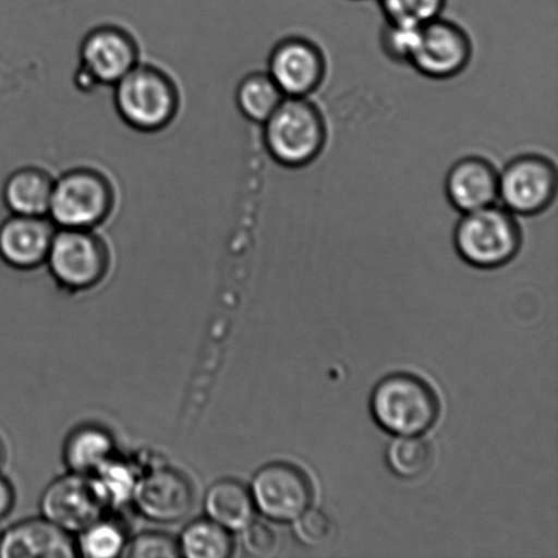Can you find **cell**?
<instances>
[{"label":"cell","mask_w":558,"mask_h":558,"mask_svg":"<svg viewBox=\"0 0 558 558\" xmlns=\"http://www.w3.org/2000/svg\"><path fill=\"white\" fill-rule=\"evenodd\" d=\"M15 501V494L13 486L5 480L3 475H0V521L9 515L13 510Z\"/></svg>","instance_id":"cell-29"},{"label":"cell","mask_w":558,"mask_h":558,"mask_svg":"<svg viewBox=\"0 0 558 558\" xmlns=\"http://www.w3.org/2000/svg\"><path fill=\"white\" fill-rule=\"evenodd\" d=\"M112 206L108 179L93 169L76 168L54 180L48 217L57 228L93 231L111 215Z\"/></svg>","instance_id":"cell-5"},{"label":"cell","mask_w":558,"mask_h":558,"mask_svg":"<svg viewBox=\"0 0 558 558\" xmlns=\"http://www.w3.org/2000/svg\"><path fill=\"white\" fill-rule=\"evenodd\" d=\"M76 546L71 534L46 518L16 523L0 537L3 558H73Z\"/></svg>","instance_id":"cell-16"},{"label":"cell","mask_w":558,"mask_h":558,"mask_svg":"<svg viewBox=\"0 0 558 558\" xmlns=\"http://www.w3.org/2000/svg\"><path fill=\"white\" fill-rule=\"evenodd\" d=\"M206 518L228 532H242L254 521L256 511L250 488L236 480H220L207 489L204 500Z\"/></svg>","instance_id":"cell-18"},{"label":"cell","mask_w":558,"mask_h":558,"mask_svg":"<svg viewBox=\"0 0 558 558\" xmlns=\"http://www.w3.org/2000/svg\"><path fill=\"white\" fill-rule=\"evenodd\" d=\"M113 457V436L102 426H80L64 442V463L71 473L92 475Z\"/></svg>","instance_id":"cell-19"},{"label":"cell","mask_w":558,"mask_h":558,"mask_svg":"<svg viewBox=\"0 0 558 558\" xmlns=\"http://www.w3.org/2000/svg\"><path fill=\"white\" fill-rule=\"evenodd\" d=\"M472 57L473 43L468 32L439 16L415 27L407 63L426 78L446 81L462 74Z\"/></svg>","instance_id":"cell-6"},{"label":"cell","mask_w":558,"mask_h":558,"mask_svg":"<svg viewBox=\"0 0 558 558\" xmlns=\"http://www.w3.org/2000/svg\"><path fill=\"white\" fill-rule=\"evenodd\" d=\"M57 227L47 217L11 216L0 226V259L16 270L46 264Z\"/></svg>","instance_id":"cell-14"},{"label":"cell","mask_w":558,"mask_h":558,"mask_svg":"<svg viewBox=\"0 0 558 558\" xmlns=\"http://www.w3.org/2000/svg\"><path fill=\"white\" fill-rule=\"evenodd\" d=\"M125 557L131 558H174L180 557L178 539L163 533H142L125 545Z\"/></svg>","instance_id":"cell-27"},{"label":"cell","mask_w":558,"mask_h":558,"mask_svg":"<svg viewBox=\"0 0 558 558\" xmlns=\"http://www.w3.org/2000/svg\"><path fill=\"white\" fill-rule=\"evenodd\" d=\"M242 548L251 557L270 558L277 555L279 538L266 523L251 522L242 532Z\"/></svg>","instance_id":"cell-28"},{"label":"cell","mask_w":558,"mask_h":558,"mask_svg":"<svg viewBox=\"0 0 558 558\" xmlns=\"http://www.w3.org/2000/svg\"><path fill=\"white\" fill-rule=\"evenodd\" d=\"M251 496L262 515L275 522H293L314 500V488L303 470L290 463H270L255 474Z\"/></svg>","instance_id":"cell-9"},{"label":"cell","mask_w":558,"mask_h":558,"mask_svg":"<svg viewBox=\"0 0 558 558\" xmlns=\"http://www.w3.org/2000/svg\"><path fill=\"white\" fill-rule=\"evenodd\" d=\"M371 412L388 434L421 436L437 423L440 402L428 383L414 375L396 374L375 387Z\"/></svg>","instance_id":"cell-2"},{"label":"cell","mask_w":558,"mask_h":558,"mask_svg":"<svg viewBox=\"0 0 558 558\" xmlns=\"http://www.w3.org/2000/svg\"><path fill=\"white\" fill-rule=\"evenodd\" d=\"M327 63L319 46L305 37L283 38L272 48L269 75L284 97L308 98L325 81Z\"/></svg>","instance_id":"cell-11"},{"label":"cell","mask_w":558,"mask_h":558,"mask_svg":"<svg viewBox=\"0 0 558 558\" xmlns=\"http://www.w3.org/2000/svg\"><path fill=\"white\" fill-rule=\"evenodd\" d=\"M445 190L450 205L462 215L484 209L499 201V171L484 157H463L448 171Z\"/></svg>","instance_id":"cell-15"},{"label":"cell","mask_w":558,"mask_h":558,"mask_svg":"<svg viewBox=\"0 0 558 558\" xmlns=\"http://www.w3.org/2000/svg\"><path fill=\"white\" fill-rule=\"evenodd\" d=\"M140 63V49L122 27L93 29L81 46V75L90 84L117 85Z\"/></svg>","instance_id":"cell-12"},{"label":"cell","mask_w":558,"mask_h":558,"mask_svg":"<svg viewBox=\"0 0 558 558\" xmlns=\"http://www.w3.org/2000/svg\"><path fill=\"white\" fill-rule=\"evenodd\" d=\"M46 264L60 287L86 290L107 275L108 253L92 231L58 228Z\"/></svg>","instance_id":"cell-7"},{"label":"cell","mask_w":558,"mask_h":558,"mask_svg":"<svg viewBox=\"0 0 558 558\" xmlns=\"http://www.w3.org/2000/svg\"><path fill=\"white\" fill-rule=\"evenodd\" d=\"M387 24L418 27L441 16L447 0H377Z\"/></svg>","instance_id":"cell-25"},{"label":"cell","mask_w":558,"mask_h":558,"mask_svg":"<svg viewBox=\"0 0 558 558\" xmlns=\"http://www.w3.org/2000/svg\"><path fill=\"white\" fill-rule=\"evenodd\" d=\"M295 541L305 548H323L331 543L336 535V526L325 512L319 510H306L295 519L293 524Z\"/></svg>","instance_id":"cell-26"},{"label":"cell","mask_w":558,"mask_h":558,"mask_svg":"<svg viewBox=\"0 0 558 558\" xmlns=\"http://www.w3.org/2000/svg\"><path fill=\"white\" fill-rule=\"evenodd\" d=\"M0 462H2V446H0Z\"/></svg>","instance_id":"cell-30"},{"label":"cell","mask_w":558,"mask_h":558,"mask_svg":"<svg viewBox=\"0 0 558 558\" xmlns=\"http://www.w3.org/2000/svg\"><path fill=\"white\" fill-rule=\"evenodd\" d=\"M522 242L518 217L497 205L462 215L453 232L458 255L475 269L494 270L510 264Z\"/></svg>","instance_id":"cell-3"},{"label":"cell","mask_w":558,"mask_h":558,"mask_svg":"<svg viewBox=\"0 0 558 558\" xmlns=\"http://www.w3.org/2000/svg\"><path fill=\"white\" fill-rule=\"evenodd\" d=\"M269 73H254L240 82L236 100L240 111L251 122L264 124L284 100Z\"/></svg>","instance_id":"cell-21"},{"label":"cell","mask_w":558,"mask_h":558,"mask_svg":"<svg viewBox=\"0 0 558 558\" xmlns=\"http://www.w3.org/2000/svg\"><path fill=\"white\" fill-rule=\"evenodd\" d=\"M114 106L131 128L155 133L177 118L179 93L162 70L138 63L114 85Z\"/></svg>","instance_id":"cell-4"},{"label":"cell","mask_w":558,"mask_h":558,"mask_svg":"<svg viewBox=\"0 0 558 558\" xmlns=\"http://www.w3.org/2000/svg\"><path fill=\"white\" fill-rule=\"evenodd\" d=\"M178 545L180 556L187 558H228L234 549L231 532L207 518L190 523Z\"/></svg>","instance_id":"cell-20"},{"label":"cell","mask_w":558,"mask_h":558,"mask_svg":"<svg viewBox=\"0 0 558 558\" xmlns=\"http://www.w3.org/2000/svg\"><path fill=\"white\" fill-rule=\"evenodd\" d=\"M43 518L69 534H80L108 510L90 475L69 472L44 490Z\"/></svg>","instance_id":"cell-10"},{"label":"cell","mask_w":558,"mask_h":558,"mask_svg":"<svg viewBox=\"0 0 558 558\" xmlns=\"http://www.w3.org/2000/svg\"><path fill=\"white\" fill-rule=\"evenodd\" d=\"M128 539L117 522L101 518L80 533L76 555L87 558H114L123 556Z\"/></svg>","instance_id":"cell-24"},{"label":"cell","mask_w":558,"mask_h":558,"mask_svg":"<svg viewBox=\"0 0 558 558\" xmlns=\"http://www.w3.org/2000/svg\"><path fill=\"white\" fill-rule=\"evenodd\" d=\"M264 141L267 151L279 166L304 168L325 149V117L308 98L287 97L264 123Z\"/></svg>","instance_id":"cell-1"},{"label":"cell","mask_w":558,"mask_h":558,"mask_svg":"<svg viewBox=\"0 0 558 558\" xmlns=\"http://www.w3.org/2000/svg\"><path fill=\"white\" fill-rule=\"evenodd\" d=\"M90 477L98 494L101 495L104 502L109 508L131 502L140 473L136 472L133 464L114 456Z\"/></svg>","instance_id":"cell-23"},{"label":"cell","mask_w":558,"mask_h":558,"mask_svg":"<svg viewBox=\"0 0 558 558\" xmlns=\"http://www.w3.org/2000/svg\"><path fill=\"white\" fill-rule=\"evenodd\" d=\"M557 182V169L549 158L519 156L499 172V201L513 216H538L554 204Z\"/></svg>","instance_id":"cell-8"},{"label":"cell","mask_w":558,"mask_h":558,"mask_svg":"<svg viewBox=\"0 0 558 558\" xmlns=\"http://www.w3.org/2000/svg\"><path fill=\"white\" fill-rule=\"evenodd\" d=\"M193 485L184 474L168 468L140 474L133 499L134 507L147 521L177 523L193 510Z\"/></svg>","instance_id":"cell-13"},{"label":"cell","mask_w":558,"mask_h":558,"mask_svg":"<svg viewBox=\"0 0 558 558\" xmlns=\"http://www.w3.org/2000/svg\"><path fill=\"white\" fill-rule=\"evenodd\" d=\"M0 537H2V534H0Z\"/></svg>","instance_id":"cell-31"},{"label":"cell","mask_w":558,"mask_h":558,"mask_svg":"<svg viewBox=\"0 0 558 558\" xmlns=\"http://www.w3.org/2000/svg\"><path fill=\"white\" fill-rule=\"evenodd\" d=\"M434 461V451L428 441L420 436H398L386 451L387 466L401 480L423 477Z\"/></svg>","instance_id":"cell-22"},{"label":"cell","mask_w":558,"mask_h":558,"mask_svg":"<svg viewBox=\"0 0 558 558\" xmlns=\"http://www.w3.org/2000/svg\"><path fill=\"white\" fill-rule=\"evenodd\" d=\"M54 180L40 168L26 167L11 173L3 187L11 215L48 217Z\"/></svg>","instance_id":"cell-17"}]
</instances>
